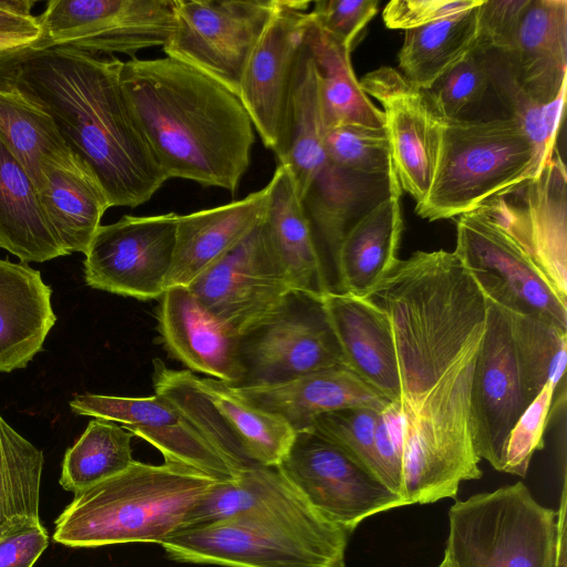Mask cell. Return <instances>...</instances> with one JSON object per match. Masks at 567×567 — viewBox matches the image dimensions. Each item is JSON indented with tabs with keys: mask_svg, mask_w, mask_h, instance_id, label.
<instances>
[{
	"mask_svg": "<svg viewBox=\"0 0 567 567\" xmlns=\"http://www.w3.org/2000/svg\"><path fill=\"white\" fill-rule=\"evenodd\" d=\"M72 412L115 423L157 449L165 463L197 471L217 482L236 474L186 416L163 395L126 398L76 394Z\"/></svg>",
	"mask_w": 567,
	"mask_h": 567,
	"instance_id": "21",
	"label": "cell"
},
{
	"mask_svg": "<svg viewBox=\"0 0 567 567\" xmlns=\"http://www.w3.org/2000/svg\"><path fill=\"white\" fill-rule=\"evenodd\" d=\"M401 189L391 192L361 215L344 234L337 254L340 291L369 297L400 259L403 231Z\"/></svg>",
	"mask_w": 567,
	"mask_h": 567,
	"instance_id": "29",
	"label": "cell"
},
{
	"mask_svg": "<svg viewBox=\"0 0 567 567\" xmlns=\"http://www.w3.org/2000/svg\"><path fill=\"white\" fill-rule=\"evenodd\" d=\"M123 61L70 47L30 53L14 83L53 118L73 155L92 173L110 207L135 208L168 179L121 84Z\"/></svg>",
	"mask_w": 567,
	"mask_h": 567,
	"instance_id": "2",
	"label": "cell"
},
{
	"mask_svg": "<svg viewBox=\"0 0 567 567\" xmlns=\"http://www.w3.org/2000/svg\"><path fill=\"white\" fill-rule=\"evenodd\" d=\"M530 0H483L478 7V30L474 49L504 54L511 48Z\"/></svg>",
	"mask_w": 567,
	"mask_h": 567,
	"instance_id": "45",
	"label": "cell"
},
{
	"mask_svg": "<svg viewBox=\"0 0 567 567\" xmlns=\"http://www.w3.org/2000/svg\"><path fill=\"white\" fill-rule=\"evenodd\" d=\"M40 271L0 259V372L22 369L43 349L56 317Z\"/></svg>",
	"mask_w": 567,
	"mask_h": 567,
	"instance_id": "28",
	"label": "cell"
},
{
	"mask_svg": "<svg viewBox=\"0 0 567 567\" xmlns=\"http://www.w3.org/2000/svg\"><path fill=\"white\" fill-rule=\"evenodd\" d=\"M359 82L383 106L384 128L401 189L416 205L422 204L435 173L441 117L424 91L394 68L375 69Z\"/></svg>",
	"mask_w": 567,
	"mask_h": 567,
	"instance_id": "20",
	"label": "cell"
},
{
	"mask_svg": "<svg viewBox=\"0 0 567 567\" xmlns=\"http://www.w3.org/2000/svg\"><path fill=\"white\" fill-rule=\"evenodd\" d=\"M491 82L505 99L512 115L535 145L540 163L547 165L555 152L564 115L566 91L550 103H539L527 96L511 79L496 59L488 58Z\"/></svg>",
	"mask_w": 567,
	"mask_h": 567,
	"instance_id": "39",
	"label": "cell"
},
{
	"mask_svg": "<svg viewBox=\"0 0 567 567\" xmlns=\"http://www.w3.org/2000/svg\"><path fill=\"white\" fill-rule=\"evenodd\" d=\"M324 147L339 168L363 177L399 181L384 127L341 125L326 130Z\"/></svg>",
	"mask_w": 567,
	"mask_h": 567,
	"instance_id": "38",
	"label": "cell"
},
{
	"mask_svg": "<svg viewBox=\"0 0 567 567\" xmlns=\"http://www.w3.org/2000/svg\"><path fill=\"white\" fill-rule=\"evenodd\" d=\"M439 567H456L453 560L450 558L447 554L444 553V558Z\"/></svg>",
	"mask_w": 567,
	"mask_h": 567,
	"instance_id": "51",
	"label": "cell"
},
{
	"mask_svg": "<svg viewBox=\"0 0 567 567\" xmlns=\"http://www.w3.org/2000/svg\"><path fill=\"white\" fill-rule=\"evenodd\" d=\"M480 6L406 30L399 52V68L404 78L426 90L462 61L476 43Z\"/></svg>",
	"mask_w": 567,
	"mask_h": 567,
	"instance_id": "34",
	"label": "cell"
},
{
	"mask_svg": "<svg viewBox=\"0 0 567 567\" xmlns=\"http://www.w3.org/2000/svg\"><path fill=\"white\" fill-rule=\"evenodd\" d=\"M321 299L348 368L391 402H399V362L384 310L369 298L347 292H327Z\"/></svg>",
	"mask_w": 567,
	"mask_h": 567,
	"instance_id": "25",
	"label": "cell"
},
{
	"mask_svg": "<svg viewBox=\"0 0 567 567\" xmlns=\"http://www.w3.org/2000/svg\"><path fill=\"white\" fill-rule=\"evenodd\" d=\"M484 336L471 394V433L477 456L502 472L511 430L548 381L559 385L567 332L486 297Z\"/></svg>",
	"mask_w": 567,
	"mask_h": 567,
	"instance_id": "4",
	"label": "cell"
},
{
	"mask_svg": "<svg viewBox=\"0 0 567 567\" xmlns=\"http://www.w3.org/2000/svg\"><path fill=\"white\" fill-rule=\"evenodd\" d=\"M34 4L33 0H0V37H40L38 18L31 13Z\"/></svg>",
	"mask_w": 567,
	"mask_h": 567,
	"instance_id": "48",
	"label": "cell"
},
{
	"mask_svg": "<svg viewBox=\"0 0 567 567\" xmlns=\"http://www.w3.org/2000/svg\"><path fill=\"white\" fill-rule=\"evenodd\" d=\"M248 516L288 526L330 544L348 545L350 534L322 517L288 482L278 466L251 464L233 480L216 482L182 528Z\"/></svg>",
	"mask_w": 567,
	"mask_h": 567,
	"instance_id": "19",
	"label": "cell"
},
{
	"mask_svg": "<svg viewBox=\"0 0 567 567\" xmlns=\"http://www.w3.org/2000/svg\"><path fill=\"white\" fill-rule=\"evenodd\" d=\"M543 168L535 145L514 118L441 117L435 173L415 212L427 220L461 216Z\"/></svg>",
	"mask_w": 567,
	"mask_h": 567,
	"instance_id": "7",
	"label": "cell"
},
{
	"mask_svg": "<svg viewBox=\"0 0 567 567\" xmlns=\"http://www.w3.org/2000/svg\"><path fill=\"white\" fill-rule=\"evenodd\" d=\"M267 185L269 197L261 228L270 251L293 291L322 297L329 287L321 256L288 168L278 164Z\"/></svg>",
	"mask_w": 567,
	"mask_h": 567,
	"instance_id": "27",
	"label": "cell"
},
{
	"mask_svg": "<svg viewBox=\"0 0 567 567\" xmlns=\"http://www.w3.org/2000/svg\"><path fill=\"white\" fill-rule=\"evenodd\" d=\"M188 288L241 338L270 321L293 292L270 251L261 223Z\"/></svg>",
	"mask_w": 567,
	"mask_h": 567,
	"instance_id": "17",
	"label": "cell"
},
{
	"mask_svg": "<svg viewBox=\"0 0 567 567\" xmlns=\"http://www.w3.org/2000/svg\"><path fill=\"white\" fill-rule=\"evenodd\" d=\"M245 402L285 420L295 432L308 430L321 414L346 408L386 409L391 401L348 367L319 370L258 386H233Z\"/></svg>",
	"mask_w": 567,
	"mask_h": 567,
	"instance_id": "23",
	"label": "cell"
},
{
	"mask_svg": "<svg viewBox=\"0 0 567 567\" xmlns=\"http://www.w3.org/2000/svg\"><path fill=\"white\" fill-rule=\"evenodd\" d=\"M134 435L115 422L95 417L73 446L66 450L60 485L74 495L111 478L133 463Z\"/></svg>",
	"mask_w": 567,
	"mask_h": 567,
	"instance_id": "37",
	"label": "cell"
},
{
	"mask_svg": "<svg viewBox=\"0 0 567 567\" xmlns=\"http://www.w3.org/2000/svg\"><path fill=\"white\" fill-rule=\"evenodd\" d=\"M497 60L527 96L555 101L566 91L567 1L530 0L511 48Z\"/></svg>",
	"mask_w": 567,
	"mask_h": 567,
	"instance_id": "24",
	"label": "cell"
},
{
	"mask_svg": "<svg viewBox=\"0 0 567 567\" xmlns=\"http://www.w3.org/2000/svg\"><path fill=\"white\" fill-rule=\"evenodd\" d=\"M380 411L359 406L328 412L319 415L308 430L333 443L375 474L373 440Z\"/></svg>",
	"mask_w": 567,
	"mask_h": 567,
	"instance_id": "41",
	"label": "cell"
},
{
	"mask_svg": "<svg viewBox=\"0 0 567 567\" xmlns=\"http://www.w3.org/2000/svg\"><path fill=\"white\" fill-rule=\"evenodd\" d=\"M391 322L400 374L402 474L423 492L482 475L471 394L487 301L454 251H415L367 297Z\"/></svg>",
	"mask_w": 567,
	"mask_h": 567,
	"instance_id": "1",
	"label": "cell"
},
{
	"mask_svg": "<svg viewBox=\"0 0 567 567\" xmlns=\"http://www.w3.org/2000/svg\"><path fill=\"white\" fill-rule=\"evenodd\" d=\"M310 4L277 0L240 81L238 97L277 158L286 145L293 74L311 23Z\"/></svg>",
	"mask_w": 567,
	"mask_h": 567,
	"instance_id": "16",
	"label": "cell"
},
{
	"mask_svg": "<svg viewBox=\"0 0 567 567\" xmlns=\"http://www.w3.org/2000/svg\"><path fill=\"white\" fill-rule=\"evenodd\" d=\"M557 513L517 482L456 501L445 554L456 567H555Z\"/></svg>",
	"mask_w": 567,
	"mask_h": 567,
	"instance_id": "8",
	"label": "cell"
},
{
	"mask_svg": "<svg viewBox=\"0 0 567 567\" xmlns=\"http://www.w3.org/2000/svg\"><path fill=\"white\" fill-rule=\"evenodd\" d=\"M199 380L246 457L255 464L278 466L291 447L295 430L281 417L241 400L229 384L208 377Z\"/></svg>",
	"mask_w": 567,
	"mask_h": 567,
	"instance_id": "36",
	"label": "cell"
},
{
	"mask_svg": "<svg viewBox=\"0 0 567 567\" xmlns=\"http://www.w3.org/2000/svg\"><path fill=\"white\" fill-rule=\"evenodd\" d=\"M0 141L38 192L50 171L78 163L50 113L14 82L0 85Z\"/></svg>",
	"mask_w": 567,
	"mask_h": 567,
	"instance_id": "31",
	"label": "cell"
},
{
	"mask_svg": "<svg viewBox=\"0 0 567 567\" xmlns=\"http://www.w3.org/2000/svg\"><path fill=\"white\" fill-rule=\"evenodd\" d=\"M324 133L319 74L305 43L293 74L286 145L277 159L290 172L310 218L329 289L340 291L337 254L344 234L368 210L364 204L374 200L381 186L400 184L336 166L327 154Z\"/></svg>",
	"mask_w": 567,
	"mask_h": 567,
	"instance_id": "6",
	"label": "cell"
},
{
	"mask_svg": "<svg viewBox=\"0 0 567 567\" xmlns=\"http://www.w3.org/2000/svg\"><path fill=\"white\" fill-rule=\"evenodd\" d=\"M489 83L488 55L473 49L423 91L440 117L462 118V114L484 96Z\"/></svg>",
	"mask_w": 567,
	"mask_h": 567,
	"instance_id": "40",
	"label": "cell"
},
{
	"mask_svg": "<svg viewBox=\"0 0 567 567\" xmlns=\"http://www.w3.org/2000/svg\"><path fill=\"white\" fill-rule=\"evenodd\" d=\"M483 0H392L382 17L389 29L410 30L465 12Z\"/></svg>",
	"mask_w": 567,
	"mask_h": 567,
	"instance_id": "46",
	"label": "cell"
},
{
	"mask_svg": "<svg viewBox=\"0 0 567 567\" xmlns=\"http://www.w3.org/2000/svg\"><path fill=\"white\" fill-rule=\"evenodd\" d=\"M37 18L41 35L34 52L70 47L93 54L133 56L140 50L167 44L175 0H50Z\"/></svg>",
	"mask_w": 567,
	"mask_h": 567,
	"instance_id": "13",
	"label": "cell"
},
{
	"mask_svg": "<svg viewBox=\"0 0 567 567\" xmlns=\"http://www.w3.org/2000/svg\"><path fill=\"white\" fill-rule=\"evenodd\" d=\"M378 7V0H319L313 2L309 13L315 27L351 51Z\"/></svg>",
	"mask_w": 567,
	"mask_h": 567,
	"instance_id": "43",
	"label": "cell"
},
{
	"mask_svg": "<svg viewBox=\"0 0 567 567\" xmlns=\"http://www.w3.org/2000/svg\"><path fill=\"white\" fill-rule=\"evenodd\" d=\"M567 174L559 153L533 178L480 207L530 254L556 291L567 299Z\"/></svg>",
	"mask_w": 567,
	"mask_h": 567,
	"instance_id": "18",
	"label": "cell"
},
{
	"mask_svg": "<svg viewBox=\"0 0 567 567\" xmlns=\"http://www.w3.org/2000/svg\"><path fill=\"white\" fill-rule=\"evenodd\" d=\"M157 322L167 353L189 371L233 386L243 382L241 337L208 311L188 287L165 290Z\"/></svg>",
	"mask_w": 567,
	"mask_h": 567,
	"instance_id": "22",
	"label": "cell"
},
{
	"mask_svg": "<svg viewBox=\"0 0 567 567\" xmlns=\"http://www.w3.org/2000/svg\"><path fill=\"white\" fill-rule=\"evenodd\" d=\"M306 45L319 74L321 112L326 130L341 125L384 127V115L362 90L352 69L350 50L313 25Z\"/></svg>",
	"mask_w": 567,
	"mask_h": 567,
	"instance_id": "33",
	"label": "cell"
},
{
	"mask_svg": "<svg viewBox=\"0 0 567 567\" xmlns=\"http://www.w3.org/2000/svg\"><path fill=\"white\" fill-rule=\"evenodd\" d=\"M48 542L40 522L4 535L0 538V567H33Z\"/></svg>",
	"mask_w": 567,
	"mask_h": 567,
	"instance_id": "47",
	"label": "cell"
},
{
	"mask_svg": "<svg viewBox=\"0 0 567 567\" xmlns=\"http://www.w3.org/2000/svg\"><path fill=\"white\" fill-rule=\"evenodd\" d=\"M44 456L0 415V538L40 522Z\"/></svg>",
	"mask_w": 567,
	"mask_h": 567,
	"instance_id": "35",
	"label": "cell"
},
{
	"mask_svg": "<svg viewBox=\"0 0 567 567\" xmlns=\"http://www.w3.org/2000/svg\"><path fill=\"white\" fill-rule=\"evenodd\" d=\"M178 215H124L101 225L84 259L89 287L137 300L159 299L173 265Z\"/></svg>",
	"mask_w": 567,
	"mask_h": 567,
	"instance_id": "14",
	"label": "cell"
},
{
	"mask_svg": "<svg viewBox=\"0 0 567 567\" xmlns=\"http://www.w3.org/2000/svg\"><path fill=\"white\" fill-rule=\"evenodd\" d=\"M39 39L0 37V85L14 82L19 64L34 52Z\"/></svg>",
	"mask_w": 567,
	"mask_h": 567,
	"instance_id": "49",
	"label": "cell"
},
{
	"mask_svg": "<svg viewBox=\"0 0 567 567\" xmlns=\"http://www.w3.org/2000/svg\"><path fill=\"white\" fill-rule=\"evenodd\" d=\"M268 197L269 190L266 185L239 200L178 215L167 288L188 287L200 274L247 237L261 223Z\"/></svg>",
	"mask_w": 567,
	"mask_h": 567,
	"instance_id": "26",
	"label": "cell"
},
{
	"mask_svg": "<svg viewBox=\"0 0 567 567\" xmlns=\"http://www.w3.org/2000/svg\"><path fill=\"white\" fill-rule=\"evenodd\" d=\"M373 460L377 476L402 498L403 425L399 402H391L379 412Z\"/></svg>",
	"mask_w": 567,
	"mask_h": 567,
	"instance_id": "44",
	"label": "cell"
},
{
	"mask_svg": "<svg viewBox=\"0 0 567 567\" xmlns=\"http://www.w3.org/2000/svg\"><path fill=\"white\" fill-rule=\"evenodd\" d=\"M39 195L65 252L85 254L110 208L92 173L80 161L71 167L54 168L47 175Z\"/></svg>",
	"mask_w": 567,
	"mask_h": 567,
	"instance_id": "32",
	"label": "cell"
},
{
	"mask_svg": "<svg viewBox=\"0 0 567 567\" xmlns=\"http://www.w3.org/2000/svg\"><path fill=\"white\" fill-rule=\"evenodd\" d=\"M556 388L548 381L511 430L502 472L526 475L532 456L544 446V432Z\"/></svg>",
	"mask_w": 567,
	"mask_h": 567,
	"instance_id": "42",
	"label": "cell"
},
{
	"mask_svg": "<svg viewBox=\"0 0 567 567\" xmlns=\"http://www.w3.org/2000/svg\"><path fill=\"white\" fill-rule=\"evenodd\" d=\"M454 254L487 298L567 332V299L524 246L482 209L458 216Z\"/></svg>",
	"mask_w": 567,
	"mask_h": 567,
	"instance_id": "9",
	"label": "cell"
},
{
	"mask_svg": "<svg viewBox=\"0 0 567 567\" xmlns=\"http://www.w3.org/2000/svg\"><path fill=\"white\" fill-rule=\"evenodd\" d=\"M0 248L24 264L68 255L48 220L34 183L1 141Z\"/></svg>",
	"mask_w": 567,
	"mask_h": 567,
	"instance_id": "30",
	"label": "cell"
},
{
	"mask_svg": "<svg viewBox=\"0 0 567 567\" xmlns=\"http://www.w3.org/2000/svg\"><path fill=\"white\" fill-rule=\"evenodd\" d=\"M120 79L168 179L237 192L255 143L252 122L238 95L167 55L123 61Z\"/></svg>",
	"mask_w": 567,
	"mask_h": 567,
	"instance_id": "3",
	"label": "cell"
},
{
	"mask_svg": "<svg viewBox=\"0 0 567 567\" xmlns=\"http://www.w3.org/2000/svg\"><path fill=\"white\" fill-rule=\"evenodd\" d=\"M243 382H285L334 367H348L321 297L293 291L266 324L241 338Z\"/></svg>",
	"mask_w": 567,
	"mask_h": 567,
	"instance_id": "15",
	"label": "cell"
},
{
	"mask_svg": "<svg viewBox=\"0 0 567 567\" xmlns=\"http://www.w3.org/2000/svg\"><path fill=\"white\" fill-rule=\"evenodd\" d=\"M567 492L561 491L560 505L557 512V551L555 567H566V515H567Z\"/></svg>",
	"mask_w": 567,
	"mask_h": 567,
	"instance_id": "50",
	"label": "cell"
},
{
	"mask_svg": "<svg viewBox=\"0 0 567 567\" xmlns=\"http://www.w3.org/2000/svg\"><path fill=\"white\" fill-rule=\"evenodd\" d=\"M217 481L187 467L134 461L74 495L55 520L54 542L70 547L158 543L178 532Z\"/></svg>",
	"mask_w": 567,
	"mask_h": 567,
	"instance_id": "5",
	"label": "cell"
},
{
	"mask_svg": "<svg viewBox=\"0 0 567 567\" xmlns=\"http://www.w3.org/2000/svg\"><path fill=\"white\" fill-rule=\"evenodd\" d=\"M278 468L322 517L349 534L370 516L405 506L371 470L311 430L296 432Z\"/></svg>",
	"mask_w": 567,
	"mask_h": 567,
	"instance_id": "12",
	"label": "cell"
},
{
	"mask_svg": "<svg viewBox=\"0 0 567 567\" xmlns=\"http://www.w3.org/2000/svg\"><path fill=\"white\" fill-rule=\"evenodd\" d=\"M276 6L277 0H175L174 28L163 51L238 95Z\"/></svg>",
	"mask_w": 567,
	"mask_h": 567,
	"instance_id": "11",
	"label": "cell"
},
{
	"mask_svg": "<svg viewBox=\"0 0 567 567\" xmlns=\"http://www.w3.org/2000/svg\"><path fill=\"white\" fill-rule=\"evenodd\" d=\"M159 545L173 560L224 567H344L347 549L248 516L185 528Z\"/></svg>",
	"mask_w": 567,
	"mask_h": 567,
	"instance_id": "10",
	"label": "cell"
}]
</instances>
